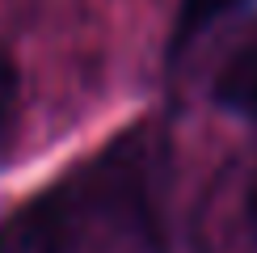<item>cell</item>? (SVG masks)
<instances>
[{
	"mask_svg": "<svg viewBox=\"0 0 257 253\" xmlns=\"http://www.w3.org/2000/svg\"><path fill=\"white\" fill-rule=\"evenodd\" d=\"M202 253H257V161H236L211 182L198 211Z\"/></svg>",
	"mask_w": 257,
	"mask_h": 253,
	"instance_id": "1",
	"label": "cell"
},
{
	"mask_svg": "<svg viewBox=\"0 0 257 253\" xmlns=\"http://www.w3.org/2000/svg\"><path fill=\"white\" fill-rule=\"evenodd\" d=\"M84 190L63 182L21 203L0 224V253H76Z\"/></svg>",
	"mask_w": 257,
	"mask_h": 253,
	"instance_id": "2",
	"label": "cell"
},
{
	"mask_svg": "<svg viewBox=\"0 0 257 253\" xmlns=\"http://www.w3.org/2000/svg\"><path fill=\"white\" fill-rule=\"evenodd\" d=\"M211 97H215V105H223L228 114H240V118L257 122V26H253V34H244L236 42V51L219 63L215 84H211Z\"/></svg>",
	"mask_w": 257,
	"mask_h": 253,
	"instance_id": "3",
	"label": "cell"
},
{
	"mask_svg": "<svg viewBox=\"0 0 257 253\" xmlns=\"http://www.w3.org/2000/svg\"><path fill=\"white\" fill-rule=\"evenodd\" d=\"M249 0H181L177 5V47H186V42H194L202 30H211L215 21H223L228 13H236L244 9Z\"/></svg>",
	"mask_w": 257,
	"mask_h": 253,
	"instance_id": "4",
	"label": "cell"
},
{
	"mask_svg": "<svg viewBox=\"0 0 257 253\" xmlns=\"http://www.w3.org/2000/svg\"><path fill=\"white\" fill-rule=\"evenodd\" d=\"M17 93H21L17 63L0 51V152H5L9 135H13V126H17Z\"/></svg>",
	"mask_w": 257,
	"mask_h": 253,
	"instance_id": "5",
	"label": "cell"
}]
</instances>
